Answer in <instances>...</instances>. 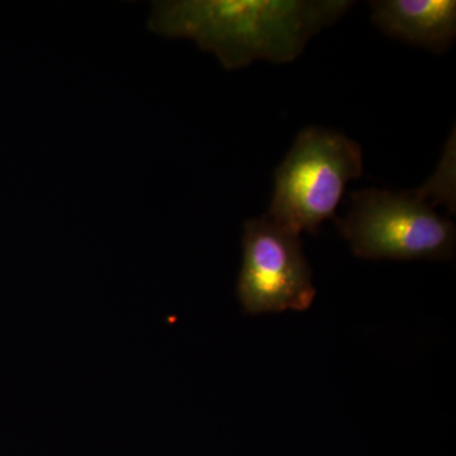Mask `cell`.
Wrapping results in <instances>:
<instances>
[{
    "instance_id": "obj_5",
    "label": "cell",
    "mask_w": 456,
    "mask_h": 456,
    "mask_svg": "<svg viewBox=\"0 0 456 456\" xmlns=\"http://www.w3.org/2000/svg\"><path fill=\"white\" fill-rule=\"evenodd\" d=\"M371 22L398 41L446 53L456 37L454 0H377L369 3Z\"/></svg>"
},
{
    "instance_id": "obj_1",
    "label": "cell",
    "mask_w": 456,
    "mask_h": 456,
    "mask_svg": "<svg viewBox=\"0 0 456 456\" xmlns=\"http://www.w3.org/2000/svg\"><path fill=\"white\" fill-rule=\"evenodd\" d=\"M351 0H167L156 2L149 28L188 38L227 70L255 61L288 64L308 42L344 17Z\"/></svg>"
},
{
    "instance_id": "obj_4",
    "label": "cell",
    "mask_w": 456,
    "mask_h": 456,
    "mask_svg": "<svg viewBox=\"0 0 456 456\" xmlns=\"http://www.w3.org/2000/svg\"><path fill=\"white\" fill-rule=\"evenodd\" d=\"M236 290L248 314L308 310L316 288L301 236L266 215L246 221Z\"/></svg>"
},
{
    "instance_id": "obj_3",
    "label": "cell",
    "mask_w": 456,
    "mask_h": 456,
    "mask_svg": "<svg viewBox=\"0 0 456 456\" xmlns=\"http://www.w3.org/2000/svg\"><path fill=\"white\" fill-rule=\"evenodd\" d=\"M338 227L353 253L362 259L444 260L454 254V224L437 215L419 191H355Z\"/></svg>"
},
{
    "instance_id": "obj_2",
    "label": "cell",
    "mask_w": 456,
    "mask_h": 456,
    "mask_svg": "<svg viewBox=\"0 0 456 456\" xmlns=\"http://www.w3.org/2000/svg\"><path fill=\"white\" fill-rule=\"evenodd\" d=\"M362 171L364 156L356 141L326 128H305L275 170L265 215L297 235L316 233L335 217L345 189Z\"/></svg>"
}]
</instances>
